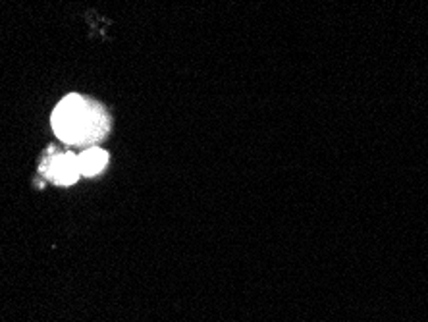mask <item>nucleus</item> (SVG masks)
<instances>
[{
    "mask_svg": "<svg viewBox=\"0 0 428 322\" xmlns=\"http://www.w3.org/2000/svg\"><path fill=\"white\" fill-rule=\"evenodd\" d=\"M106 162H108V154L103 149H98V147L87 149V151H83L78 156L81 176H97L98 172H103Z\"/></svg>",
    "mask_w": 428,
    "mask_h": 322,
    "instance_id": "nucleus-3",
    "label": "nucleus"
},
{
    "mask_svg": "<svg viewBox=\"0 0 428 322\" xmlns=\"http://www.w3.org/2000/svg\"><path fill=\"white\" fill-rule=\"evenodd\" d=\"M106 114L81 95H68L52 112V129L64 143H91L105 136Z\"/></svg>",
    "mask_w": 428,
    "mask_h": 322,
    "instance_id": "nucleus-1",
    "label": "nucleus"
},
{
    "mask_svg": "<svg viewBox=\"0 0 428 322\" xmlns=\"http://www.w3.org/2000/svg\"><path fill=\"white\" fill-rule=\"evenodd\" d=\"M43 172H47V176L58 184V186H72L80 180V164L75 154H58L52 159H47V164H43Z\"/></svg>",
    "mask_w": 428,
    "mask_h": 322,
    "instance_id": "nucleus-2",
    "label": "nucleus"
}]
</instances>
